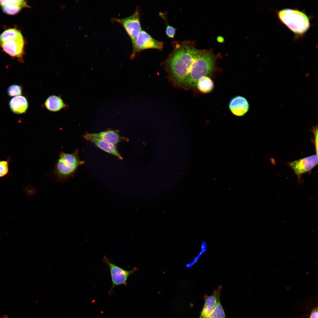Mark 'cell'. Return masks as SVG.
I'll return each mask as SVG.
<instances>
[{
	"label": "cell",
	"instance_id": "6da1fadb",
	"mask_svg": "<svg viewBox=\"0 0 318 318\" xmlns=\"http://www.w3.org/2000/svg\"><path fill=\"white\" fill-rule=\"evenodd\" d=\"M166 62L175 84L183 86L186 80L198 49L188 41L176 42Z\"/></svg>",
	"mask_w": 318,
	"mask_h": 318
},
{
	"label": "cell",
	"instance_id": "7a4b0ae2",
	"mask_svg": "<svg viewBox=\"0 0 318 318\" xmlns=\"http://www.w3.org/2000/svg\"><path fill=\"white\" fill-rule=\"evenodd\" d=\"M214 63V57L211 53L198 49L187 78L183 86L187 88L195 87L200 79L211 74Z\"/></svg>",
	"mask_w": 318,
	"mask_h": 318
},
{
	"label": "cell",
	"instance_id": "3957f363",
	"mask_svg": "<svg viewBox=\"0 0 318 318\" xmlns=\"http://www.w3.org/2000/svg\"><path fill=\"white\" fill-rule=\"evenodd\" d=\"M79 150L68 153L61 152L53 172L54 180L64 182L72 178L78 167L85 163L79 156Z\"/></svg>",
	"mask_w": 318,
	"mask_h": 318
},
{
	"label": "cell",
	"instance_id": "277c9868",
	"mask_svg": "<svg viewBox=\"0 0 318 318\" xmlns=\"http://www.w3.org/2000/svg\"><path fill=\"white\" fill-rule=\"evenodd\" d=\"M277 14L280 21L296 35H303L310 27L309 17L299 10L284 9L279 11Z\"/></svg>",
	"mask_w": 318,
	"mask_h": 318
},
{
	"label": "cell",
	"instance_id": "5b68a950",
	"mask_svg": "<svg viewBox=\"0 0 318 318\" xmlns=\"http://www.w3.org/2000/svg\"><path fill=\"white\" fill-rule=\"evenodd\" d=\"M24 40L20 32L15 28L8 29L0 35V45L10 56L21 57L23 54Z\"/></svg>",
	"mask_w": 318,
	"mask_h": 318
},
{
	"label": "cell",
	"instance_id": "8992f818",
	"mask_svg": "<svg viewBox=\"0 0 318 318\" xmlns=\"http://www.w3.org/2000/svg\"><path fill=\"white\" fill-rule=\"evenodd\" d=\"M102 261L109 267L112 282L109 292L110 293L115 287L121 285H126L129 277L138 270L136 267L130 270L123 269L114 264L106 255L103 257Z\"/></svg>",
	"mask_w": 318,
	"mask_h": 318
},
{
	"label": "cell",
	"instance_id": "52a82bcc",
	"mask_svg": "<svg viewBox=\"0 0 318 318\" xmlns=\"http://www.w3.org/2000/svg\"><path fill=\"white\" fill-rule=\"evenodd\" d=\"M132 52L131 56V59L134 58L136 53L143 50L150 49L161 50L163 47V43L158 41L145 31L141 30L137 37L131 40Z\"/></svg>",
	"mask_w": 318,
	"mask_h": 318
},
{
	"label": "cell",
	"instance_id": "ba28073f",
	"mask_svg": "<svg viewBox=\"0 0 318 318\" xmlns=\"http://www.w3.org/2000/svg\"><path fill=\"white\" fill-rule=\"evenodd\" d=\"M112 21L122 25L131 40L135 39L142 30L140 13L137 9L128 17L122 19L114 18Z\"/></svg>",
	"mask_w": 318,
	"mask_h": 318
},
{
	"label": "cell",
	"instance_id": "9c48e42d",
	"mask_svg": "<svg viewBox=\"0 0 318 318\" xmlns=\"http://www.w3.org/2000/svg\"><path fill=\"white\" fill-rule=\"evenodd\" d=\"M318 164V156L315 155L298 160L289 163V165L298 178L305 173L309 171Z\"/></svg>",
	"mask_w": 318,
	"mask_h": 318
},
{
	"label": "cell",
	"instance_id": "30bf717a",
	"mask_svg": "<svg viewBox=\"0 0 318 318\" xmlns=\"http://www.w3.org/2000/svg\"><path fill=\"white\" fill-rule=\"evenodd\" d=\"M83 137L87 141L93 139L104 141L115 145L125 139L120 135L117 131L111 130L97 133H87L83 135Z\"/></svg>",
	"mask_w": 318,
	"mask_h": 318
},
{
	"label": "cell",
	"instance_id": "8fae6325",
	"mask_svg": "<svg viewBox=\"0 0 318 318\" xmlns=\"http://www.w3.org/2000/svg\"><path fill=\"white\" fill-rule=\"evenodd\" d=\"M221 289L222 286L220 285L213 291L211 295L205 294L204 304L198 318H206L213 311L216 305L218 299L220 297Z\"/></svg>",
	"mask_w": 318,
	"mask_h": 318
},
{
	"label": "cell",
	"instance_id": "7c38bea8",
	"mask_svg": "<svg viewBox=\"0 0 318 318\" xmlns=\"http://www.w3.org/2000/svg\"><path fill=\"white\" fill-rule=\"evenodd\" d=\"M229 108L234 115L241 116L244 115L248 111L249 104L247 100L241 96H235L230 100Z\"/></svg>",
	"mask_w": 318,
	"mask_h": 318
},
{
	"label": "cell",
	"instance_id": "4fadbf2b",
	"mask_svg": "<svg viewBox=\"0 0 318 318\" xmlns=\"http://www.w3.org/2000/svg\"><path fill=\"white\" fill-rule=\"evenodd\" d=\"M0 6L3 11L9 15L17 14L22 9L29 7L26 1L19 0H0Z\"/></svg>",
	"mask_w": 318,
	"mask_h": 318
},
{
	"label": "cell",
	"instance_id": "5bb4252c",
	"mask_svg": "<svg viewBox=\"0 0 318 318\" xmlns=\"http://www.w3.org/2000/svg\"><path fill=\"white\" fill-rule=\"evenodd\" d=\"M9 106L14 113L21 114L26 112L28 104L26 98L23 96L20 95L12 98L9 102Z\"/></svg>",
	"mask_w": 318,
	"mask_h": 318
},
{
	"label": "cell",
	"instance_id": "9a60e30c",
	"mask_svg": "<svg viewBox=\"0 0 318 318\" xmlns=\"http://www.w3.org/2000/svg\"><path fill=\"white\" fill-rule=\"evenodd\" d=\"M88 141L91 142L98 147L118 158L121 160L123 159L118 152L115 144L102 140L91 139Z\"/></svg>",
	"mask_w": 318,
	"mask_h": 318
},
{
	"label": "cell",
	"instance_id": "2e32d148",
	"mask_svg": "<svg viewBox=\"0 0 318 318\" xmlns=\"http://www.w3.org/2000/svg\"><path fill=\"white\" fill-rule=\"evenodd\" d=\"M45 105L48 110L53 112L58 111L65 106L62 100L55 95L49 97L46 100Z\"/></svg>",
	"mask_w": 318,
	"mask_h": 318
},
{
	"label": "cell",
	"instance_id": "e0dca14e",
	"mask_svg": "<svg viewBox=\"0 0 318 318\" xmlns=\"http://www.w3.org/2000/svg\"><path fill=\"white\" fill-rule=\"evenodd\" d=\"M196 86L201 92L207 94L212 91L214 84L212 80L208 76H204L198 80Z\"/></svg>",
	"mask_w": 318,
	"mask_h": 318
},
{
	"label": "cell",
	"instance_id": "ac0fdd59",
	"mask_svg": "<svg viewBox=\"0 0 318 318\" xmlns=\"http://www.w3.org/2000/svg\"><path fill=\"white\" fill-rule=\"evenodd\" d=\"M206 318H227L220 301V297L217 299L216 305L213 311Z\"/></svg>",
	"mask_w": 318,
	"mask_h": 318
},
{
	"label": "cell",
	"instance_id": "d6986e66",
	"mask_svg": "<svg viewBox=\"0 0 318 318\" xmlns=\"http://www.w3.org/2000/svg\"><path fill=\"white\" fill-rule=\"evenodd\" d=\"M8 93L11 97L20 96L21 94V89L19 86L13 85L10 86L8 90Z\"/></svg>",
	"mask_w": 318,
	"mask_h": 318
},
{
	"label": "cell",
	"instance_id": "ffe728a7",
	"mask_svg": "<svg viewBox=\"0 0 318 318\" xmlns=\"http://www.w3.org/2000/svg\"><path fill=\"white\" fill-rule=\"evenodd\" d=\"M9 171V163L7 160L0 161V177L6 175Z\"/></svg>",
	"mask_w": 318,
	"mask_h": 318
},
{
	"label": "cell",
	"instance_id": "44dd1931",
	"mask_svg": "<svg viewBox=\"0 0 318 318\" xmlns=\"http://www.w3.org/2000/svg\"><path fill=\"white\" fill-rule=\"evenodd\" d=\"M176 29L173 27L168 25L165 30V32L167 35L170 38L174 37Z\"/></svg>",
	"mask_w": 318,
	"mask_h": 318
},
{
	"label": "cell",
	"instance_id": "7402d4cb",
	"mask_svg": "<svg viewBox=\"0 0 318 318\" xmlns=\"http://www.w3.org/2000/svg\"><path fill=\"white\" fill-rule=\"evenodd\" d=\"M313 132L314 135L315 146L317 155L318 154V131L317 127L313 129Z\"/></svg>",
	"mask_w": 318,
	"mask_h": 318
},
{
	"label": "cell",
	"instance_id": "603a6c76",
	"mask_svg": "<svg viewBox=\"0 0 318 318\" xmlns=\"http://www.w3.org/2000/svg\"><path fill=\"white\" fill-rule=\"evenodd\" d=\"M309 318H318V307L314 308L312 311Z\"/></svg>",
	"mask_w": 318,
	"mask_h": 318
},
{
	"label": "cell",
	"instance_id": "cb8c5ba5",
	"mask_svg": "<svg viewBox=\"0 0 318 318\" xmlns=\"http://www.w3.org/2000/svg\"><path fill=\"white\" fill-rule=\"evenodd\" d=\"M2 318H8V317L7 316L5 315L3 316Z\"/></svg>",
	"mask_w": 318,
	"mask_h": 318
}]
</instances>
